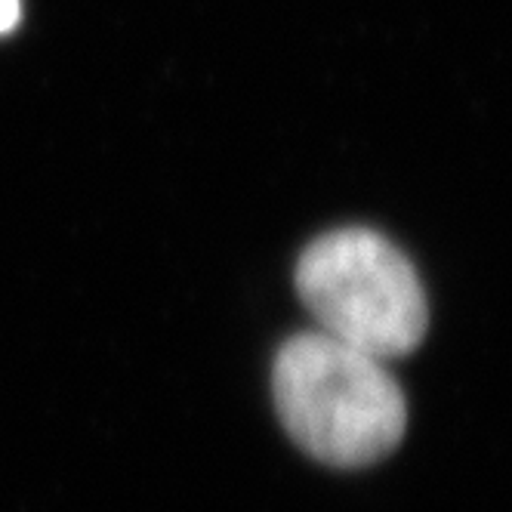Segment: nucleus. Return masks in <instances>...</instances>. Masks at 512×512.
Listing matches in <instances>:
<instances>
[{
  "label": "nucleus",
  "instance_id": "obj_3",
  "mask_svg": "<svg viewBox=\"0 0 512 512\" xmlns=\"http://www.w3.org/2000/svg\"><path fill=\"white\" fill-rule=\"evenodd\" d=\"M19 16H22V0H0V34L13 31Z\"/></svg>",
  "mask_w": 512,
  "mask_h": 512
},
{
  "label": "nucleus",
  "instance_id": "obj_1",
  "mask_svg": "<svg viewBox=\"0 0 512 512\" xmlns=\"http://www.w3.org/2000/svg\"><path fill=\"white\" fill-rule=\"evenodd\" d=\"M287 435L327 466H371L401 442L408 405L386 361L321 331L290 337L272 368Z\"/></svg>",
  "mask_w": 512,
  "mask_h": 512
},
{
  "label": "nucleus",
  "instance_id": "obj_2",
  "mask_svg": "<svg viewBox=\"0 0 512 512\" xmlns=\"http://www.w3.org/2000/svg\"><path fill=\"white\" fill-rule=\"evenodd\" d=\"M297 290L321 334L380 361L414 352L426 334L429 309L414 266L371 229L315 238L297 263Z\"/></svg>",
  "mask_w": 512,
  "mask_h": 512
}]
</instances>
